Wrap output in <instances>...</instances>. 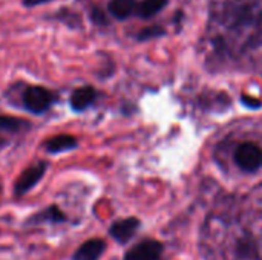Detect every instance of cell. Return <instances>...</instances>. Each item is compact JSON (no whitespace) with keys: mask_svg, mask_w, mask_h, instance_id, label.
Listing matches in <instances>:
<instances>
[{"mask_svg":"<svg viewBox=\"0 0 262 260\" xmlns=\"http://www.w3.org/2000/svg\"><path fill=\"white\" fill-rule=\"evenodd\" d=\"M52 103L54 95L41 86H31L23 93V106L32 113H43Z\"/></svg>","mask_w":262,"mask_h":260,"instance_id":"obj_1","label":"cell"},{"mask_svg":"<svg viewBox=\"0 0 262 260\" xmlns=\"http://www.w3.org/2000/svg\"><path fill=\"white\" fill-rule=\"evenodd\" d=\"M235 161L244 172H256L262 166V149L255 143H243L235 152Z\"/></svg>","mask_w":262,"mask_h":260,"instance_id":"obj_2","label":"cell"},{"mask_svg":"<svg viewBox=\"0 0 262 260\" xmlns=\"http://www.w3.org/2000/svg\"><path fill=\"white\" fill-rule=\"evenodd\" d=\"M163 253V244L155 239H146L135 247H132L124 260H160Z\"/></svg>","mask_w":262,"mask_h":260,"instance_id":"obj_3","label":"cell"},{"mask_svg":"<svg viewBox=\"0 0 262 260\" xmlns=\"http://www.w3.org/2000/svg\"><path fill=\"white\" fill-rule=\"evenodd\" d=\"M46 172V164L45 162H38L35 166H31L29 169H26L20 178L17 179L15 182V195L17 196H21V195H26L32 187H35L38 184V181L43 178Z\"/></svg>","mask_w":262,"mask_h":260,"instance_id":"obj_4","label":"cell"},{"mask_svg":"<svg viewBox=\"0 0 262 260\" xmlns=\"http://www.w3.org/2000/svg\"><path fill=\"white\" fill-rule=\"evenodd\" d=\"M138 228H140V221L137 218H127L114 222L109 228V234L118 244H127L137 234Z\"/></svg>","mask_w":262,"mask_h":260,"instance_id":"obj_5","label":"cell"},{"mask_svg":"<svg viewBox=\"0 0 262 260\" xmlns=\"http://www.w3.org/2000/svg\"><path fill=\"white\" fill-rule=\"evenodd\" d=\"M106 250V242L103 239H89L78 247L74 253L72 260H100Z\"/></svg>","mask_w":262,"mask_h":260,"instance_id":"obj_6","label":"cell"},{"mask_svg":"<svg viewBox=\"0 0 262 260\" xmlns=\"http://www.w3.org/2000/svg\"><path fill=\"white\" fill-rule=\"evenodd\" d=\"M95 97H97V92L94 87H91V86L78 87L71 95V107L75 112H81V110L88 109L95 101Z\"/></svg>","mask_w":262,"mask_h":260,"instance_id":"obj_7","label":"cell"},{"mask_svg":"<svg viewBox=\"0 0 262 260\" xmlns=\"http://www.w3.org/2000/svg\"><path fill=\"white\" fill-rule=\"evenodd\" d=\"M78 144V141L75 139V136L71 135H57L51 139H48L45 143V149L49 153H61V152H68L75 149Z\"/></svg>","mask_w":262,"mask_h":260,"instance_id":"obj_8","label":"cell"},{"mask_svg":"<svg viewBox=\"0 0 262 260\" xmlns=\"http://www.w3.org/2000/svg\"><path fill=\"white\" fill-rule=\"evenodd\" d=\"M135 9H137V0H111L109 2V12L118 20H124L130 17Z\"/></svg>","mask_w":262,"mask_h":260,"instance_id":"obj_9","label":"cell"},{"mask_svg":"<svg viewBox=\"0 0 262 260\" xmlns=\"http://www.w3.org/2000/svg\"><path fill=\"white\" fill-rule=\"evenodd\" d=\"M166 3L167 0H143L137 8L138 15L143 18H150L155 14H158L166 6Z\"/></svg>","mask_w":262,"mask_h":260,"instance_id":"obj_10","label":"cell"},{"mask_svg":"<svg viewBox=\"0 0 262 260\" xmlns=\"http://www.w3.org/2000/svg\"><path fill=\"white\" fill-rule=\"evenodd\" d=\"M34 222H52V224H61L66 221V216L63 215V211H60L55 205L43 210L38 215H34L32 218Z\"/></svg>","mask_w":262,"mask_h":260,"instance_id":"obj_11","label":"cell"},{"mask_svg":"<svg viewBox=\"0 0 262 260\" xmlns=\"http://www.w3.org/2000/svg\"><path fill=\"white\" fill-rule=\"evenodd\" d=\"M26 123L18 120V118H14V116H5V115H0V130H5V132H17L20 130Z\"/></svg>","mask_w":262,"mask_h":260,"instance_id":"obj_12","label":"cell"},{"mask_svg":"<svg viewBox=\"0 0 262 260\" xmlns=\"http://www.w3.org/2000/svg\"><path fill=\"white\" fill-rule=\"evenodd\" d=\"M48 2H51V0H23V5L25 6H37V5H43Z\"/></svg>","mask_w":262,"mask_h":260,"instance_id":"obj_13","label":"cell"}]
</instances>
